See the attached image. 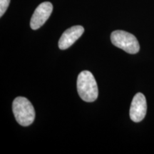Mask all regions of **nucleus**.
I'll return each instance as SVG.
<instances>
[{
	"mask_svg": "<svg viewBox=\"0 0 154 154\" xmlns=\"http://www.w3.org/2000/svg\"><path fill=\"white\" fill-rule=\"evenodd\" d=\"M77 91L81 99L86 102L96 101L99 95L97 84L94 75L88 71H83L77 79Z\"/></svg>",
	"mask_w": 154,
	"mask_h": 154,
	"instance_id": "f257e3e1",
	"label": "nucleus"
},
{
	"mask_svg": "<svg viewBox=\"0 0 154 154\" xmlns=\"http://www.w3.org/2000/svg\"><path fill=\"white\" fill-rule=\"evenodd\" d=\"M12 110L14 117L19 124L28 126L34 122L35 111L31 102L24 97L16 98L12 103Z\"/></svg>",
	"mask_w": 154,
	"mask_h": 154,
	"instance_id": "f03ea898",
	"label": "nucleus"
},
{
	"mask_svg": "<svg viewBox=\"0 0 154 154\" xmlns=\"http://www.w3.org/2000/svg\"><path fill=\"white\" fill-rule=\"evenodd\" d=\"M111 40L113 45L128 54L138 53L140 45L137 38L132 34L122 30H116L111 33Z\"/></svg>",
	"mask_w": 154,
	"mask_h": 154,
	"instance_id": "7ed1b4c3",
	"label": "nucleus"
},
{
	"mask_svg": "<svg viewBox=\"0 0 154 154\" xmlns=\"http://www.w3.org/2000/svg\"><path fill=\"white\" fill-rule=\"evenodd\" d=\"M53 11L52 4L49 2H45L40 4L36 7L30 22V26L32 29L36 30L43 26L47 22Z\"/></svg>",
	"mask_w": 154,
	"mask_h": 154,
	"instance_id": "20e7f679",
	"label": "nucleus"
},
{
	"mask_svg": "<svg viewBox=\"0 0 154 154\" xmlns=\"http://www.w3.org/2000/svg\"><path fill=\"white\" fill-rule=\"evenodd\" d=\"M147 111V103L145 96L141 93H137L132 100L130 108V118L133 121L138 123L146 116Z\"/></svg>",
	"mask_w": 154,
	"mask_h": 154,
	"instance_id": "39448f33",
	"label": "nucleus"
},
{
	"mask_svg": "<svg viewBox=\"0 0 154 154\" xmlns=\"http://www.w3.org/2000/svg\"><path fill=\"white\" fill-rule=\"evenodd\" d=\"M84 29L82 26L77 25L68 29L62 34L59 41V47L60 49H68L75 43L84 34Z\"/></svg>",
	"mask_w": 154,
	"mask_h": 154,
	"instance_id": "423d86ee",
	"label": "nucleus"
},
{
	"mask_svg": "<svg viewBox=\"0 0 154 154\" xmlns=\"http://www.w3.org/2000/svg\"><path fill=\"white\" fill-rule=\"evenodd\" d=\"M10 0H0V17H2L8 8Z\"/></svg>",
	"mask_w": 154,
	"mask_h": 154,
	"instance_id": "0eeeda50",
	"label": "nucleus"
}]
</instances>
